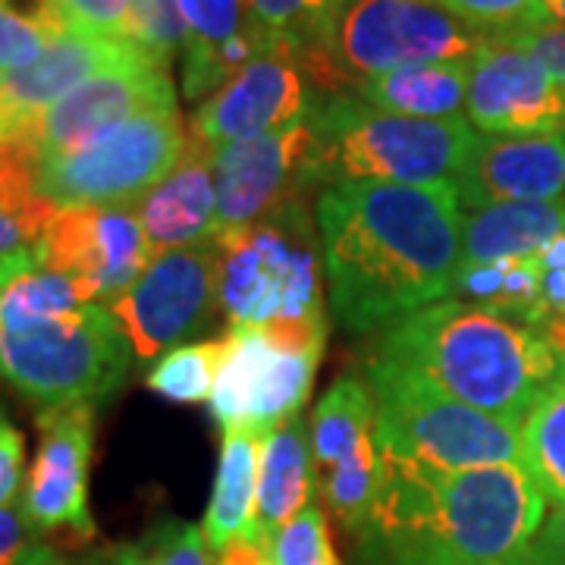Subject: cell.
Returning <instances> with one entry per match:
<instances>
[{
  "instance_id": "obj_4",
  "label": "cell",
  "mask_w": 565,
  "mask_h": 565,
  "mask_svg": "<svg viewBox=\"0 0 565 565\" xmlns=\"http://www.w3.org/2000/svg\"><path fill=\"white\" fill-rule=\"evenodd\" d=\"M308 122L311 173L321 189L337 182L456 185L478 141V132L465 117H399L364 104L352 92L315 95Z\"/></svg>"
},
{
  "instance_id": "obj_36",
  "label": "cell",
  "mask_w": 565,
  "mask_h": 565,
  "mask_svg": "<svg viewBox=\"0 0 565 565\" xmlns=\"http://www.w3.org/2000/svg\"><path fill=\"white\" fill-rule=\"evenodd\" d=\"M505 41L525 47L527 54H534L544 63L546 73L565 88V25L563 22H546L541 29H527V32H512L503 35Z\"/></svg>"
},
{
  "instance_id": "obj_39",
  "label": "cell",
  "mask_w": 565,
  "mask_h": 565,
  "mask_svg": "<svg viewBox=\"0 0 565 565\" xmlns=\"http://www.w3.org/2000/svg\"><path fill=\"white\" fill-rule=\"evenodd\" d=\"M214 565H274V537L252 534L221 550Z\"/></svg>"
},
{
  "instance_id": "obj_30",
  "label": "cell",
  "mask_w": 565,
  "mask_h": 565,
  "mask_svg": "<svg viewBox=\"0 0 565 565\" xmlns=\"http://www.w3.org/2000/svg\"><path fill=\"white\" fill-rule=\"evenodd\" d=\"M345 0H248L252 20L267 44L296 51L321 47L343 13Z\"/></svg>"
},
{
  "instance_id": "obj_32",
  "label": "cell",
  "mask_w": 565,
  "mask_h": 565,
  "mask_svg": "<svg viewBox=\"0 0 565 565\" xmlns=\"http://www.w3.org/2000/svg\"><path fill=\"white\" fill-rule=\"evenodd\" d=\"M449 13L484 32L487 39H503L553 22L544 0H437Z\"/></svg>"
},
{
  "instance_id": "obj_1",
  "label": "cell",
  "mask_w": 565,
  "mask_h": 565,
  "mask_svg": "<svg viewBox=\"0 0 565 565\" xmlns=\"http://www.w3.org/2000/svg\"><path fill=\"white\" fill-rule=\"evenodd\" d=\"M330 311L352 333L384 330L452 296L462 264L456 185L337 182L318 195Z\"/></svg>"
},
{
  "instance_id": "obj_27",
  "label": "cell",
  "mask_w": 565,
  "mask_h": 565,
  "mask_svg": "<svg viewBox=\"0 0 565 565\" xmlns=\"http://www.w3.org/2000/svg\"><path fill=\"white\" fill-rule=\"evenodd\" d=\"M522 465L546 503L565 505V381L550 386L519 430Z\"/></svg>"
},
{
  "instance_id": "obj_42",
  "label": "cell",
  "mask_w": 565,
  "mask_h": 565,
  "mask_svg": "<svg viewBox=\"0 0 565 565\" xmlns=\"http://www.w3.org/2000/svg\"><path fill=\"white\" fill-rule=\"evenodd\" d=\"M544 308L550 318H565V270H544Z\"/></svg>"
},
{
  "instance_id": "obj_45",
  "label": "cell",
  "mask_w": 565,
  "mask_h": 565,
  "mask_svg": "<svg viewBox=\"0 0 565 565\" xmlns=\"http://www.w3.org/2000/svg\"><path fill=\"white\" fill-rule=\"evenodd\" d=\"M534 258H537V264L544 270H565V233H559L556 239H550Z\"/></svg>"
},
{
  "instance_id": "obj_44",
  "label": "cell",
  "mask_w": 565,
  "mask_h": 565,
  "mask_svg": "<svg viewBox=\"0 0 565 565\" xmlns=\"http://www.w3.org/2000/svg\"><path fill=\"white\" fill-rule=\"evenodd\" d=\"M541 537H544L546 544L553 546V550H556V553L565 559V505H556V509L550 512V519H546Z\"/></svg>"
},
{
  "instance_id": "obj_19",
  "label": "cell",
  "mask_w": 565,
  "mask_h": 565,
  "mask_svg": "<svg viewBox=\"0 0 565 565\" xmlns=\"http://www.w3.org/2000/svg\"><path fill=\"white\" fill-rule=\"evenodd\" d=\"M462 211L490 204L565 202V132L550 136H478L456 180Z\"/></svg>"
},
{
  "instance_id": "obj_31",
  "label": "cell",
  "mask_w": 565,
  "mask_h": 565,
  "mask_svg": "<svg viewBox=\"0 0 565 565\" xmlns=\"http://www.w3.org/2000/svg\"><path fill=\"white\" fill-rule=\"evenodd\" d=\"M107 565H214L202 525L163 519L148 527L139 541L114 550Z\"/></svg>"
},
{
  "instance_id": "obj_22",
  "label": "cell",
  "mask_w": 565,
  "mask_h": 565,
  "mask_svg": "<svg viewBox=\"0 0 565 565\" xmlns=\"http://www.w3.org/2000/svg\"><path fill=\"white\" fill-rule=\"evenodd\" d=\"M114 54L102 39L70 32L44 57L22 70H0V141L25 136L47 107L92 76L110 70Z\"/></svg>"
},
{
  "instance_id": "obj_34",
  "label": "cell",
  "mask_w": 565,
  "mask_h": 565,
  "mask_svg": "<svg viewBox=\"0 0 565 565\" xmlns=\"http://www.w3.org/2000/svg\"><path fill=\"white\" fill-rule=\"evenodd\" d=\"M136 10V41L161 66L182 61L185 32H182L180 10L173 0H132Z\"/></svg>"
},
{
  "instance_id": "obj_49",
  "label": "cell",
  "mask_w": 565,
  "mask_h": 565,
  "mask_svg": "<svg viewBox=\"0 0 565 565\" xmlns=\"http://www.w3.org/2000/svg\"><path fill=\"white\" fill-rule=\"evenodd\" d=\"M434 3H437V0H434Z\"/></svg>"
},
{
  "instance_id": "obj_6",
  "label": "cell",
  "mask_w": 565,
  "mask_h": 565,
  "mask_svg": "<svg viewBox=\"0 0 565 565\" xmlns=\"http://www.w3.org/2000/svg\"><path fill=\"white\" fill-rule=\"evenodd\" d=\"M221 245V305L230 330L318 318L323 305V248L308 199L280 204L264 221Z\"/></svg>"
},
{
  "instance_id": "obj_23",
  "label": "cell",
  "mask_w": 565,
  "mask_h": 565,
  "mask_svg": "<svg viewBox=\"0 0 565 565\" xmlns=\"http://www.w3.org/2000/svg\"><path fill=\"white\" fill-rule=\"evenodd\" d=\"M270 434L255 430H226L221 444V465L214 478V493L207 503L202 531L211 550H226L258 531V468L264 440ZM267 537V534H264Z\"/></svg>"
},
{
  "instance_id": "obj_3",
  "label": "cell",
  "mask_w": 565,
  "mask_h": 565,
  "mask_svg": "<svg viewBox=\"0 0 565 565\" xmlns=\"http://www.w3.org/2000/svg\"><path fill=\"white\" fill-rule=\"evenodd\" d=\"M374 352L519 430L546 390L565 381L563 355L537 327L462 299H444L390 323Z\"/></svg>"
},
{
  "instance_id": "obj_11",
  "label": "cell",
  "mask_w": 565,
  "mask_h": 565,
  "mask_svg": "<svg viewBox=\"0 0 565 565\" xmlns=\"http://www.w3.org/2000/svg\"><path fill=\"white\" fill-rule=\"evenodd\" d=\"M308 430L323 500L345 531L359 534L384 484V449L364 377L343 374L330 386Z\"/></svg>"
},
{
  "instance_id": "obj_37",
  "label": "cell",
  "mask_w": 565,
  "mask_h": 565,
  "mask_svg": "<svg viewBox=\"0 0 565 565\" xmlns=\"http://www.w3.org/2000/svg\"><path fill=\"white\" fill-rule=\"evenodd\" d=\"M22 456H25L22 430L10 422V415L0 408V505L13 503L17 493H20Z\"/></svg>"
},
{
  "instance_id": "obj_2",
  "label": "cell",
  "mask_w": 565,
  "mask_h": 565,
  "mask_svg": "<svg viewBox=\"0 0 565 565\" xmlns=\"http://www.w3.org/2000/svg\"><path fill=\"white\" fill-rule=\"evenodd\" d=\"M544 525L546 497L522 462L444 471L384 449L359 565H493L527 550Z\"/></svg>"
},
{
  "instance_id": "obj_8",
  "label": "cell",
  "mask_w": 565,
  "mask_h": 565,
  "mask_svg": "<svg viewBox=\"0 0 565 565\" xmlns=\"http://www.w3.org/2000/svg\"><path fill=\"white\" fill-rule=\"evenodd\" d=\"M484 32L434 0H345L323 51L345 92L418 63H471Z\"/></svg>"
},
{
  "instance_id": "obj_18",
  "label": "cell",
  "mask_w": 565,
  "mask_h": 565,
  "mask_svg": "<svg viewBox=\"0 0 565 565\" xmlns=\"http://www.w3.org/2000/svg\"><path fill=\"white\" fill-rule=\"evenodd\" d=\"M163 107H177V85L167 66H120L63 95L61 102L41 114L25 139L35 145L41 161H51L98 141L122 122Z\"/></svg>"
},
{
  "instance_id": "obj_7",
  "label": "cell",
  "mask_w": 565,
  "mask_h": 565,
  "mask_svg": "<svg viewBox=\"0 0 565 565\" xmlns=\"http://www.w3.org/2000/svg\"><path fill=\"white\" fill-rule=\"evenodd\" d=\"M132 349L104 305L0 327V381L41 412L102 403L122 384Z\"/></svg>"
},
{
  "instance_id": "obj_35",
  "label": "cell",
  "mask_w": 565,
  "mask_h": 565,
  "mask_svg": "<svg viewBox=\"0 0 565 565\" xmlns=\"http://www.w3.org/2000/svg\"><path fill=\"white\" fill-rule=\"evenodd\" d=\"M73 32L102 39L136 41V10L132 0H57ZM139 44V41H136Z\"/></svg>"
},
{
  "instance_id": "obj_28",
  "label": "cell",
  "mask_w": 565,
  "mask_h": 565,
  "mask_svg": "<svg viewBox=\"0 0 565 565\" xmlns=\"http://www.w3.org/2000/svg\"><path fill=\"white\" fill-rule=\"evenodd\" d=\"M70 32L57 0H0V70L32 66Z\"/></svg>"
},
{
  "instance_id": "obj_20",
  "label": "cell",
  "mask_w": 565,
  "mask_h": 565,
  "mask_svg": "<svg viewBox=\"0 0 565 565\" xmlns=\"http://www.w3.org/2000/svg\"><path fill=\"white\" fill-rule=\"evenodd\" d=\"M180 10L185 47L180 79L182 98H211L223 82H230L245 63H252L267 41L252 20L248 0H173Z\"/></svg>"
},
{
  "instance_id": "obj_43",
  "label": "cell",
  "mask_w": 565,
  "mask_h": 565,
  "mask_svg": "<svg viewBox=\"0 0 565 565\" xmlns=\"http://www.w3.org/2000/svg\"><path fill=\"white\" fill-rule=\"evenodd\" d=\"M493 565H565V559L553 550V546L546 544L544 537H537L534 544L522 550L519 556H512V559H503V563H493Z\"/></svg>"
},
{
  "instance_id": "obj_46",
  "label": "cell",
  "mask_w": 565,
  "mask_h": 565,
  "mask_svg": "<svg viewBox=\"0 0 565 565\" xmlns=\"http://www.w3.org/2000/svg\"><path fill=\"white\" fill-rule=\"evenodd\" d=\"M537 330L544 333L546 343L553 345V349L563 355V362H565V318H546Z\"/></svg>"
},
{
  "instance_id": "obj_41",
  "label": "cell",
  "mask_w": 565,
  "mask_h": 565,
  "mask_svg": "<svg viewBox=\"0 0 565 565\" xmlns=\"http://www.w3.org/2000/svg\"><path fill=\"white\" fill-rule=\"evenodd\" d=\"M22 245H32L25 226H22L20 217H17L7 204L0 202V258L10 255V252H17Z\"/></svg>"
},
{
  "instance_id": "obj_24",
  "label": "cell",
  "mask_w": 565,
  "mask_h": 565,
  "mask_svg": "<svg viewBox=\"0 0 565 565\" xmlns=\"http://www.w3.org/2000/svg\"><path fill=\"white\" fill-rule=\"evenodd\" d=\"M559 233H565V202H515L462 211V264L534 258Z\"/></svg>"
},
{
  "instance_id": "obj_29",
  "label": "cell",
  "mask_w": 565,
  "mask_h": 565,
  "mask_svg": "<svg viewBox=\"0 0 565 565\" xmlns=\"http://www.w3.org/2000/svg\"><path fill=\"white\" fill-rule=\"evenodd\" d=\"M223 355H226V337L207 340V343H182L163 352L161 359L151 364L145 384L170 403H211Z\"/></svg>"
},
{
  "instance_id": "obj_5",
  "label": "cell",
  "mask_w": 565,
  "mask_h": 565,
  "mask_svg": "<svg viewBox=\"0 0 565 565\" xmlns=\"http://www.w3.org/2000/svg\"><path fill=\"white\" fill-rule=\"evenodd\" d=\"M364 384L374 399L377 440L390 452L444 471L522 462L515 424L459 403L405 364L374 352L364 362Z\"/></svg>"
},
{
  "instance_id": "obj_17",
  "label": "cell",
  "mask_w": 565,
  "mask_h": 565,
  "mask_svg": "<svg viewBox=\"0 0 565 565\" xmlns=\"http://www.w3.org/2000/svg\"><path fill=\"white\" fill-rule=\"evenodd\" d=\"M465 120L478 136H550L565 132V88L525 47L487 39L468 70Z\"/></svg>"
},
{
  "instance_id": "obj_47",
  "label": "cell",
  "mask_w": 565,
  "mask_h": 565,
  "mask_svg": "<svg viewBox=\"0 0 565 565\" xmlns=\"http://www.w3.org/2000/svg\"><path fill=\"white\" fill-rule=\"evenodd\" d=\"M550 17H553V22H563L565 25V0H556V3L550 7Z\"/></svg>"
},
{
  "instance_id": "obj_15",
  "label": "cell",
  "mask_w": 565,
  "mask_h": 565,
  "mask_svg": "<svg viewBox=\"0 0 565 565\" xmlns=\"http://www.w3.org/2000/svg\"><path fill=\"white\" fill-rule=\"evenodd\" d=\"M98 403H76L39 412V452L29 468L20 500L39 534L95 537L88 509V471L95 456Z\"/></svg>"
},
{
  "instance_id": "obj_26",
  "label": "cell",
  "mask_w": 565,
  "mask_h": 565,
  "mask_svg": "<svg viewBox=\"0 0 565 565\" xmlns=\"http://www.w3.org/2000/svg\"><path fill=\"white\" fill-rule=\"evenodd\" d=\"M471 63H418L377 79L359 82L355 98L415 120H459L468 98Z\"/></svg>"
},
{
  "instance_id": "obj_14",
  "label": "cell",
  "mask_w": 565,
  "mask_h": 565,
  "mask_svg": "<svg viewBox=\"0 0 565 565\" xmlns=\"http://www.w3.org/2000/svg\"><path fill=\"white\" fill-rule=\"evenodd\" d=\"M217 223L214 239L243 233L280 204L308 199L318 189L311 173V122H289L258 139L214 148Z\"/></svg>"
},
{
  "instance_id": "obj_10",
  "label": "cell",
  "mask_w": 565,
  "mask_h": 565,
  "mask_svg": "<svg viewBox=\"0 0 565 565\" xmlns=\"http://www.w3.org/2000/svg\"><path fill=\"white\" fill-rule=\"evenodd\" d=\"M221 292L217 239L154 255L139 280L110 305L139 362H158L211 321Z\"/></svg>"
},
{
  "instance_id": "obj_48",
  "label": "cell",
  "mask_w": 565,
  "mask_h": 565,
  "mask_svg": "<svg viewBox=\"0 0 565 565\" xmlns=\"http://www.w3.org/2000/svg\"><path fill=\"white\" fill-rule=\"evenodd\" d=\"M546 3V10H550V7H553V3H556V0H544Z\"/></svg>"
},
{
  "instance_id": "obj_40",
  "label": "cell",
  "mask_w": 565,
  "mask_h": 565,
  "mask_svg": "<svg viewBox=\"0 0 565 565\" xmlns=\"http://www.w3.org/2000/svg\"><path fill=\"white\" fill-rule=\"evenodd\" d=\"M17 565H102V559L95 556V559H73V556H66L63 550H57L54 544H47V541H35V544L29 546L25 553H22Z\"/></svg>"
},
{
  "instance_id": "obj_16",
  "label": "cell",
  "mask_w": 565,
  "mask_h": 565,
  "mask_svg": "<svg viewBox=\"0 0 565 565\" xmlns=\"http://www.w3.org/2000/svg\"><path fill=\"white\" fill-rule=\"evenodd\" d=\"M311 102V82L305 79L296 47L267 44L255 61L195 107L189 136L207 148L258 139L308 117Z\"/></svg>"
},
{
  "instance_id": "obj_13",
  "label": "cell",
  "mask_w": 565,
  "mask_h": 565,
  "mask_svg": "<svg viewBox=\"0 0 565 565\" xmlns=\"http://www.w3.org/2000/svg\"><path fill=\"white\" fill-rule=\"evenodd\" d=\"M321 355L286 352L258 327L226 333V355L211 393V415L226 430L274 434L302 408Z\"/></svg>"
},
{
  "instance_id": "obj_9",
  "label": "cell",
  "mask_w": 565,
  "mask_h": 565,
  "mask_svg": "<svg viewBox=\"0 0 565 565\" xmlns=\"http://www.w3.org/2000/svg\"><path fill=\"white\" fill-rule=\"evenodd\" d=\"M185 148L180 110H148L79 151L41 161L39 195L54 207L136 204L182 161Z\"/></svg>"
},
{
  "instance_id": "obj_12",
  "label": "cell",
  "mask_w": 565,
  "mask_h": 565,
  "mask_svg": "<svg viewBox=\"0 0 565 565\" xmlns=\"http://www.w3.org/2000/svg\"><path fill=\"white\" fill-rule=\"evenodd\" d=\"M35 245L44 267L73 280L82 302L104 308L117 302L154 258L132 204L57 207Z\"/></svg>"
},
{
  "instance_id": "obj_25",
  "label": "cell",
  "mask_w": 565,
  "mask_h": 565,
  "mask_svg": "<svg viewBox=\"0 0 565 565\" xmlns=\"http://www.w3.org/2000/svg\"><path fill=\"white\" fill-rule=\"evenodd\" d=\"M315 452L311 430L299 418L277 427L262 449L258 468V531L274 537L282 525H289L315 497Z\"/></svg>"
},
{
  "instance_id": "obj_38",
  "label": "cell",
  "mask_w": 565,
  "mask_h": 565,
  "mask_svg": "<svg viewBox=\"0 0 565 565\" xmlns=\"http://www.w3.org/2000/svg\"><path fill=\"white\" fill-rule=\"evenodd\" d=\"M39 541V531L29 525L22 500L0 505V565H17L22 553Z\"/></svg>"
},
{
  "instance_id": "obj_33",
  "label": "cell",
  "mask_w": 565,
  "mask_h": 565,
  "mask_svg": "<svg viewBox=\"0 0 565 565\" xmlns=\"http://www.w3.org/2000/svg\"><path fill=\"white\" fill-rule=\"evenodd\" d=\"M274 565H343L318 505L302 509L274 534Z\"/></svg>"
},
{
  "instance_id": "obj_21",
  "label": "cell",
  "mask_w": 565,
  "mask_h": 565,
  "mask_svg": "<svg viewBox=\"0 0 565 565\" xmlns=\"http://www.w3.org/2000/svg\"><path fill=\"white\" fill-rule=\"evenodd\" d=\"M132 207L139 214L151 255L211 243L217 223L214 148L189 136L182 161Z\"/></svg>"
}]
</instances>
